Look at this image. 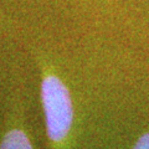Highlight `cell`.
<instances>
[{"label":"cell","mask_w":149,"mask_h":149,"mask_svg":"<svg viewBox=\"0 0 149 149\" xmlns=\"http://www.w3.org/2000/svg\"><path fill=\"white\" fill-rule=\"evenodd\" d=\"M0 149H34L26 137V134L20 129H13L4 137Z\"/></svg>","instance_id":"cell-2"},{"label":"cell","mask_w":149,"mask_h":149,"mask_svg":"<svg viewBox=\"0 0 149 149\" xmlns=\"http://www.w3.org/2000/svg\"><path fill=\"white\" fill-rule=\"evenodd\" d=\"M133 149H149V133H146L138 139Z\"/></svg>","instance_id":"cell-3"},{"label":"cell","mask_w":149,"mask_h":149,"mask_svg":"<svg viewBox=\"0 0 149 149\" xmlns=\"http://www.w3.org/2000/svg\"><path fill=\"white\" fill-rule=\"evenodd\" d=\"M46 128L54 143H61L70 133L73 122L71 96L65 83L55 74H47L41 83Z\"/></svg>","instance_id":"cell-1"}]
</instances>
